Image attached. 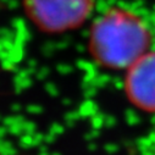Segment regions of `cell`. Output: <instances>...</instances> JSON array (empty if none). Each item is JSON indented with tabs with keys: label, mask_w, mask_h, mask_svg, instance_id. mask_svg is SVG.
<instances>
[{
	"label": "cell",
	"mask_w": 155,
	"mask_h": 155,
	"mask_svg": "<svg viewBox=\"0 0 155 155\" xmlns=\"http://www.w3.org/2000/svg\"><path fill=\"white\" fill-rule=\"evenodd\" d=\"M150 42V31L138 15L112 8L93 22L88 50L92 59L104 68L127 70L149 51Z\"/></svg>",
	"instance_id": "6da1fadb"
},
{
	"label": "cell",
	"mask_w": 155,
	"mask_h": 155,
	"mask_svg": "<svg viewBox=\"0 0 155 155\" xmlns=\"http://www.w3.org/2000/svg\"><path fill=\"white\" fill-rule=\"evenodd\" d=\"M31 22L44 33H64L82 26L93 9V0H23Z\"/></svg>",
	"instance_id": "7a4b0ae2"
},
{
	"label": "cell",
	"mask_w": 155,
	"mask_h": 155,
	"mask_svg": "<svg viewBox=\"0 0 155 155\" xmlns=\"http://www.w3.org/2000/svg\"><path fill=\"white\" fill-rule=\"evenodd\" d=\"M125 93L137 109L155 114V50H149L126 70Z\"/></svg>",
	"instance_id": "3957f363"
}]
</instances>
